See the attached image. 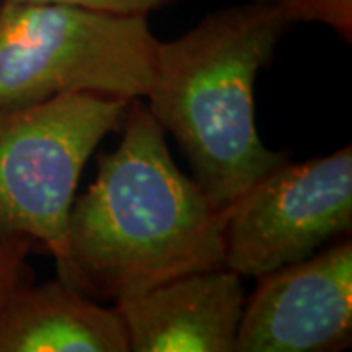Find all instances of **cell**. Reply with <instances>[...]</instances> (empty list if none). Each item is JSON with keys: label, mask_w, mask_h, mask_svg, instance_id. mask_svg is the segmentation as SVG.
I'll return each instance as SVG.
<instances>
[{"label": "cell", "mask_w": 352, "mask_h": 352, "mask_svg": "<svg viewBox=\"0 0 352 352\" xmlns=\"http://www.w3.org/2000/svg\"><path fill=\"white\" fill-rule=\"evenodd\" d=\"M122 138L75 196L59 278L96 302H120L166 280L223 266L226 208L184 175L166 133L141 98L129 100Z\"/></svg>", "instance_id": "1"}, {"label": "cell", "mask_w": 352, "mask_h": 352, "mask_svg": "<svg viewBox=\"0 0 352 352\" xmlns=\"http://www.w3.org/2000/svg\"><path fill=\"white\" fill-rule=\"evenodd\" d=\"M288 28L276 0H247L157 45L143 100L219 208L288 161L286 153L264 145L254 118L256 76Z\"/></svg>", "instance_id": "2"}, {"label": "cell", "mask_w": 352, "mask_h": 352, "mask_svg": "<svg viewBox=\"0 0 352 352\" xmlns=\"http://www.w3.org/2000/svg\"><path fill=\"white\" fill-rule=\"evenodd\" d=\"M157 45L147 16L0 0V108L61 94L143 100Z\"/></svg>", "instance_id": "3"}, {"label": "cell", "mask_w": 352, "mask_h": 352, "mask_svg": "<svg viewBox=\"0 0 352 352\" xmlns=\"http://www.w3.org/2000/svg\"><path fill=\"white\" fill-rule=\"evenodd\" d=\"M129 100L61 94L0 108V239L28 237L57 261L78 178Z\"/></svg>", "instance_id": "4"}, {"label": "cell", "mask_w": 352, "mask_h": 352, "mask_svg": "<svg viewBox=\"0 0 352 352\" xmlns=\"http://www.w3.org/2000/svg\"><path fill=\"white\" fill-rule=\"evenodd\" d=\"M223 266L258 278L303 261L352 229V147L282 163L226 208Z\"/></svg>", "instance_id": "5"}, {"label": "cell", "mask_w": 352, "mask_h": 352, "mask_svg": "<svg viewBox=\"0 0 352 352\" xmlns=\"http://www.w3.org/2000/svg\"><path fill=\"white\" fill-rule=\"evenodd\" d=\"M235 352H335L352 342V241L256 278Z\"/></svg>", "instance_id": "6"}, {"label": "cell", "mask_w": 352, "mask_h": 352, "mask_svg": "<svg viewBox=\"0 0 352 352\" xmlns=\"http://www.w3.org/2000/svg\"><path fill=\"white\" fill-rule=\"evenodd\" d=\"M245 288L226 266L166 280L113 303L133 352H233Z\"/></svg>", "instance_id": "7"}, {"label": "cell", "mask_w": 352, "mask_h": 352, "mask_svg": "<svg viewBox=\"0 0 352 352\" xmlns=\"http://www.w3.org/2000/svg\"><path fill=\"white\" fill-rule=\"evenodd\" d=\"M0 352H129L116 307L65 280L22 282L0 309Z\"/></svg>", "instance_id": "8"}, {"label": "cell", "mask_w": 352, "mask_h": 352, "mask_svg": "<svg viewBox=\"0 0 352 352\" xmlns=\"http://www.w3.org/2000/svg\"><path fill=\"white\" fill-rule=\"evenodd\" d=\"M284 20L292 24H323L342 41H352V0H276Z\"/></svg>", "instance_id": "9"}, {"label": "cell", "mask_w": 352, "mask_h": 352, "mask_svg": "<svg viewBox=\"0 0 352 352\" xmlns=\"http://www.w3.org/2000/svg\"><path fill=\"white\" fill-rule=\"evenodd\" d=\"M36 243L28 237L0 239V309L16 286L24 282L25 258Z\"/></svg>", "instance_id": "10"}, {"label": "cell", "mask_w": 352, "mask_h": 352, "mask_svg": "<svg viewBox=\"0 0 352 352\" xmlns=\"http://www.w3.org/2000/svg\"><path fill=\"white\" fill-rule=\"evenodd\" d=\"M30 2H59L80 6L96 12L120 14V16H149L155 10L173 6L180 0H30Z\"/></svg>", "instance_id": "11"}]
</instances>
